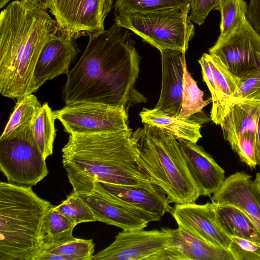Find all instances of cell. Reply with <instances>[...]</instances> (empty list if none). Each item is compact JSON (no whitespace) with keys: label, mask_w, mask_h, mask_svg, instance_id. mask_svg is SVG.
I'll return each mask as SVG.
<instances>
[{"label":"cell","mask_w":260,"mask_h":260,"mask_svg":"<svg viewBox=\"0 0 260 260\" xmlns=\"http://www.w3.org/2000/svg\"><path fill=\"white\" fill-rule=\"evenodd\" d=\"M222 0H210L211 5L213 9H216L221 3Z\"/></svg>","instance_id":"ab89813d"},{"label":"cell","mask_w":260,"mask_h":260,"mask_svg":"<svg viewBox=\"0 0 260 260\" xmlns=\"http://www.w3.org/2000/svg\"><path fill=\"white\" fill-rule=\"evenodd\" d=\"M76 193L89 207L98 221L116 226L122 230L144 229L148 223L121 205L95 190Z\"/></svg>","instance_id":"d6986e66"},{"label":"cell","mask_w":260,"mask_h":260,"mask_svg":"<svg viewBox=\"0 0 260 260\" xmlns=\"http://www.w3.org/2000/svg\"><path fill=\"white\" fill-rule=\"evenodd\" d=\"M171 229L123 230L108 247L93 255L92 260H153L168 247Z\"/></svg>","instance_id":"4fadbf2b"},{"label":"cell","mask_w":260,"mask_h":260,"mask_svg":"<svg viewBox=\"0 0 260 260\" xmlns=\"http://www.w3.org/2000/svg\"><path fill=\"white\" fill-rule=\"evenodd\" d=\"M215 10L221 15L220 35L217 40L226 38L247 19L248 5L244 0H222Z\"/></svg>","instance_id":"f1b7e54d"},{"label":"cell","mask_w":260,"mask_h":260,"mask_svg":"<svg viewBox=\"0 0 260 260\" xmlns=\"http://www.w3.org/2000/svg\"><path fill=\"white\" fill-rule=\"evenodd\" d=\"M209 53L240 78L260 67V34L246 19L226 38L217 40Z\"/></svg>","instance_id":"8fae6325"},{"label":"cell","mask_w":260,"mask_h":260,"mask_svg":"<svg viewBox=\"0 0 260 260\" xmlns=\"http://www.w3.org/2000/svg\"><path fill=\"white\" fill-rule=\"evenodd\" d=\"M230 237L228 250L234 260H260V243L240 237Z\"/></svg>","instance_id":"d6a6232c"},{"label":"cell","mask_w":260,"mask_h":260,"mask_svg":"<svg viewBox=\"0 0 260 260\" xmlns=\"http://www.w3.org/2000/svg\"><path fill=\"white\" fill-rule=\"evenodd\" d=\"M59 28L47 11L23 0L12 2L0 14V93L21 98L37 90L34 75L40 54Z\"/></svg>","instance_id":"3957f363"},{"label":"cell","mask_w":260,"mask_h":260,"mask_svg":"<svg viewBox=\"0 0 260 260\" xmlns=\"http://www.w3.org/2000/svg\"><path fill=\"white\" fill-rule=\"evenodd\" d=\"M160 52L162 84L159 98L154 108L167 115L177 117L182 104L183 59L185 52L172 49L162 50Z\"/></svg>","instance_id":"ac0fdd59"},{"label":"cell","mask_w":260,"mask_h":260,"mask_svg":"<svg viewBox=\"0 0 260 260\" xmlns=\"http://www.w3.org/2000/svg\"><path fill=\"white\" fill-rule=\"evenodd\" d=\"M26 3L40 10L47 11L51 7L53 0H23Z\"/></svg>","instance_id":"8d00e7d4"},{"label":"cell","mask_w":260,"mask_h":260,"mask_svg":"<svg viewBox=\"0 0 260 260\" xmlns=\"http://www.w3.org/2000/svg\"><path fill=\"white\" fill-rule=\"evenodd\" d=\"M252 99H260V67L239 78L237 89L228 102L225 113L232 103Z\"/></svg>","instance_id":"1f68e13d"},{"label":"cell","mask_w":260,"mask_h":260,"mask_svg":"<svg viewBox=\"0 0 260 260\" xmlns=\"http://www.w3.org/2000/svg\"><path fill=\"white\" fill-rule=\"evenodd\" d=\"M198 62L202 69L203 80L206 82L211 94L212 106L211 111H213L216 108L218 102V92L214 76L204 54L202 55Z\"/></svg>","instance_id":"836d02e7"},{"label":"cell","mask_w":260,"mask_h":260,"mask_svg":"<svg viewBox=\"0 0 260 260\" xmlns=\"http://www.w3.org/2000/svg\"><path fill=\"white\" fill-rule=\"evenodd\" d=\"M55 119L54 111L45 103L30 127L33 138L45 159L53 154Z\"/></svg>","instance_id":"4316f807"},{"label":"cell","mask_w":260,"mask_h":260,"mask_svg":"<svg viewBox=\"0 0 260 260\" xmlns=\"http://www.w3.org/2000/svg\"><path fill=\"white\" fill-rule=\"evenodd\" d=\"M56 207L60 213L76 225L82 222L97 221L89 207L74 191Z\"/></svg>","instance_id":"4dcf8cb0"},{"label":"cell","mask_w":260,"mask_h":260,"mask_svg":"<svg viewBox=\"0 0 260 260\" xmlns=\"http://www.w3.org/2000/svg\"><path fill=\"white\" fill-rule=\"evenodd\" d=\"M55 117L69 135L126 131L128 111L125 107L103 103L81 102L54 111Z\"/></svg>","instance_id":"ba28073f"},{"label":"cell","mask_w":260,"mask_h":260,"mask_svg":"<svg viewBox=\"0 0 260 260\" xmlns=\"http://www.w3.org/2000/svg\"><path fill=\"white\" fill-rule=\"evenodd\" d=\"M184 74L181 108L177 118L189 119L192 115L202 112L203 108L212 102L211 97L207 100L203 99L204 93L187 69L185 57L183 59Z\"/></svg>","instance_id":"83f0119b"},{"label":"cell","mask_w":260,"mask_h":260,"mask_svg":"<svg viewBox=\"0 0 260 260\" xmlns=\"http://www.w3.org/2000/svg\"><path fill=\"white\" fill-rule=\"evenodd\" d=\"M259 113L260 99L236 101L230 105L220 123L224 140L240 161L251 169L258 166L256 135Z\"/></svg>","instance_id":"9c48e42d"},{"label":"cell","mask_w":260,"mask_h":260,"mask_svg":"<svg viewBox=\"0 0 260 260\" xmlns=\"http://www.w3.org/2000/svg\"><path fill=\"white\" fill-rule=\"evenodd\" d=\"M76 40L72 35L59 29L56 35L44 46L34 71L37 90L47 81L68 74L71 63L80 52Z\"/></svg>","instance_id":"9a60e30c"},{"label":"cell","mask_w":260,"mask_h":260,"mask_svg":"<svg viewBox=\"0 0 260 260\" xmlns=\"http://www.w3.org/2000/svg\"><path fill=\"white\" fill-rule=\"evenodd\" d=\"M30 127L14 137L0 140V169L9 182L36 185L49 173L46 159Z\"/></svg>","instance_id":"52a82bcc"},{"label":"cell","mask_w":260,"mask_h":260,"mask_svg":"<svg viewBox=\"0 0 260 260\" xmlns=\"http://www.w3.org/2000/svg\"><path fill=\"white\" fill-rule=\"evenodd\" d=\"M191 21L199 25L203 24L209 13L213 10L210 0H189Z\"/></svg>","instance_id":"e575fe53"},{"label":"cell","mask_w":260,"mask_h":260,"mask_svg":"<svg viewBox=\"0 0 260 260\" xmlns=\"http://www.w3.org/2000/svg\"><path fill=\"white\" fill-rule=\"evenodd\" d=\"M247 17L253 27L260 34V0H249Z\"/></svg>","instance_id":"d590c367"},{"label":"cell","mask_w":260,"mask_h":260,"mask_svg":"<svg viewBox=\"0 0 260 260\" xmlns=\"http://www.w3.org/2000/svg\"><path fill=\"white\" fill-rule=\"evenodd\" d=\"M170 213L179 228L215 246L228 250L231 237L218 224L213 202L203 205L175 204Z\"/></svg>","instance_id":"5bb4252c"},{"label":"cell","mask_w":260,"mask_h":260,"mask_svg":"<svg viewBox=\"0 0 260 260\" xmlns=\"http://www.w3.org/2000/svg\"><path fill=\"white\" fill-rule=\"evenodd\" d=\"M138 164L166 192L170 203H196L199 189L186 165L177 139L144 124L132 134Z\"/></svg>","instance_id":"5b68a950"},{"label":"cell","mask_w":260,"mask_h":260,"mask_svg":"<svg viewBox=\"0 0 260 260\" xmlns=\"http://www.w3.org/2000/svg\"><path fill=\"white\" fill-rule=\"evenodd\" d=\"M113 0H53L50 12L59 29L77 39L104 30Z\"/></svg>","instance_id":"7c38bea8"},{"label":"cell","mask_w":260,"mask_h":260,"mask_svg":"<svg viewBox=\"0 0 260 260\" xmlns=\"http://www.w3.org/2000/svg\"><path fill=\"white\" fill-rule=\"evenodd\" d=\"M92 189L116 202L148 223L159 220L172 208L166 192L153 182L124 185L95 181Z\"/></svg>","instance_id":"30bf717a"},{"label":"cell","mask_w":260,"mask_h":260,"mask_svg":"<svg viewBox=\"0 0 260 260\" xmlns=\"http://www.w3.org/2000/svg\"><path fill=\"white\" fill-rule=\"evenodd\" d=\"M52 206L29 185L0 183V260H36L41 230Z\"/></svg>","instance_id":"277c9868"},{"label":"cell","mask_w":260,"mask_h":260,"mask_svg":"<svg viewBox=\"0 0 260 260\" xmlns=\"http://www.w3.org/2000/svg\"><path fill=\"white\" fill-rule=\"evenodd\" d=\"M256 187L258 191L260 193V172L256 173L255 178L254 180Z\"/></svg>","instance_id":"f35d334b"},{"label":"cell","mask_w":260,"mask_h":260,"mask_svg":"<svg viewBox=\"0 0 260 260\" xmlns=\"http://www.w3.org/2000/svg\"><path fill=\"white\" fill-rule=\"evenodd\" d=\"M256 157L258 166H260V113L257 125Z\"/></svg>","instance_id":"74e56055"},{"label":"cell","mask_w":260,"mask_h":260,"mask_svg":"<svg viewBox=\"0 0 260 260\" xmlns=\"http://www.w3.org/2000/svg\"><path fill=\"white\" fill-rule=\"evenodd\" d=\"M76 225L60 213L56 206L52 205L47 211L42 224L41 249L74 240L76 238L73 232Z\"/></svg>","instance_id":"cb8c5ba5"},{"label":"cell","mask_w":260,"mask_h":260,"mask_svg":"<svg viewBox=\"0 0 260 260\" xmlns=\"http://www.w3.org/2000/svg\"><path fill=\"white\" fill-rule=\"evenodd\" d=\"M92 239L75 238L57 245L42 248L36 260H92Z\"/></svg>","instance_id":"484cf974"},{"label":"cell","mask_w":260,"mask_h":260,"mask_svg":"<svg viewBox=\"0 0 260 260\" xmlns=\"http://www.w3.org/2000/svg\"><path fill=\"white\" fill-rule=\"evenodd\" d=\"M188 4L189 0H117L114 13L150 12L181 8Z\"/></svg>","instance_id":"f546056e"},{"label":"cell","mask_w":260,"mask_h":260,"mask_svg":"<svg viewBox=\"0 0 260 260\" xmlns=\"http://www.w3.org/2000/svg\"><path fill=\"white\" fill-rule=\"evenodd\" d=\"M212 70L218 92V102L216 108L211 111L212 121L216 125H220L223 118L227 104L236 92L239 78L235 76L215 55L204 53Z\"/></svg>","instance_id":"7402d4cb"},{"label":"cell","mask_w":260,"mask_h":260,"mask_svg":"<svg viewBox=\"0 0 260 260\" xmlns=\"http://www.w3.org/2000/svg\"><path fill=\"white\" fill-rule=\"evenodd\" d=\"M215 209L217 222L226 235L260 243L258 229L244 213L235 207L227 205L215 204Z\"/></svg>","instance_id":"603a6c76"},{"label":"cell","mask_w":260,"mask_h":260,"mask_svg":"<svg viewBox=\"0 0 260 260\" xmlns=\"http://www.w3.org/2000/svg\"><path fill=\"white\" fill-rule=\"evenodd\" d=\"M177 140L201 196H210L223 183L225 179L224 170L197 143L181 138Z\"/></svg>","instance_id":"e0dca14e"},{"label":"cell","mask_w":260,"mask_h":260,"mask_svg":"<svg viewBox=\"0 0 260 260\" xmlns=\"http://www.w3.org/2000/svg\"><path fill=\"white\" fill-rule=\"evenodd\" d=\"M10 1L11 0H0V8H2Z\"/></svg>","instance_id":"60d3db41"},{"label":"cell","mask_w":260,"mask_h":260,"mask_svg":"<svg viewBox=\"0 0 260 260\" xmlns=\"http://www.w3.org/2000/svg\"><path fill=\"white\" fill-rule=\"evenodd\" d=\"M142 122L172 134L178 138L188 140L194 143L202 137L201 133V124L190 118L183 120L169 116L154 108H143L139 113Z\"/></svg>","instance_id":"44dd1931"},{"label":"cell","mask_w":260,"mask_h":260,"mask_svg":"<svg viewBox=\"0 0 260 260\" xmlns=\"http://www.w3.org/2000/svg\"><path fill=\"white\" fill-rule=\"evenodd\" d=\"M41 107L40 102L32 93L17 99L0 140L14 137L30 128Z\"/></svg>","instance_id":"d4e9b609"},{"label":"cell","mask_w":260,"mask_h":260,"mask_svg":"<svg viewBox=\"0 0 260 260\" xmlns=\"http://www.w3.org/2000/svg\"><path fill=\"white\" fill-rule=\"evenodd\" d=\"M168 246L178 251L184 260H234L228 250L215 246L179 228L171 229Z\"/></svg>","instance_id":"ffe728a7"},{"label":"cell","mask_w":260,"mask_h":260,"mask_svg":"<svg viewBox=\"0 0 260 260\" xmlns=\"http://www.w3.org/2000/svg\"><path fill=\"white\" fill-rule=\"evenodd\" d=\"M190 11L188 4L150 12L114 13L115 21L159 51L172 49L186 52L194 35Z\"/></svg>","instance_id":"8992f818"},{"label":"cell","mask_w":260,"mask_h":260,"mask_svg":"<svg viewBox=\"0 0 260 260\" xmlns=\"http://www.w3.org/2000/svg\"><path fill=\"white\" fill-rule=\"evenodd\" d=\"M129 30L117 23L92 33L62 88L66 105L90 102L125 107L146 103L136 87L140 56Z\"/></svg>","instance_id":"6da1fadb"},{"label":"cell","mask_w":260,"mask_h":260,"mask_svg":"<svg viewBox=\"0 0 260 260\" xmlns=\"http://www.w3.org/2000/svg\"><path fill=\"white\" fill-rule=\"evenodd\" d=\"M252 178L243 171L230 175L213 194L211 201L216 205L237 208L250 218L260 233V193Z\"/></svg>","instance_id":"2e32d148"},{"label":"cell","mask_w":260,"mask_h":260,"mask_svg":"<svg viewBox=\"0 0 260 260\" xmlns=\"http://www.w3.org/2000/svg\"><path fill=\"white\" fill-rule=\"evenodd\" d=\"M126 131L73 134L61 149L62 164L75 192H87L95 181L124 185L153 182L138 164Z\"/></svg>","instance_id":"7a4b0ae2"}]
</instances>
